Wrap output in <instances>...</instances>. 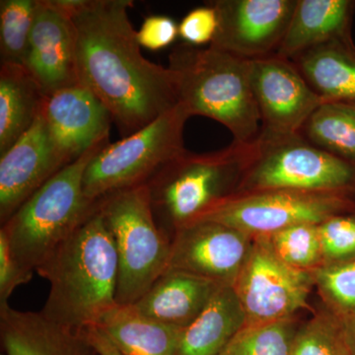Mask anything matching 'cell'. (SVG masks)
Wrapping results in <instances>:
<instances>
[{
  "mask_svg": "<svg viewBox=\"0 0 355 355\" xmlns=\"http://www.w3.org/2000/svg\"><path fill=\"white\" fill-rule=\"evenodd\" d=\"M76 29L79 84L111 114L123 137L179 104L171 70L142 55L132 0H62Z\"/></svg>",
  "mask_w": 355,
  "mask_h": 355,
  "instance_id": "cell-1",
  "label": "cell"
},
{
  "mask_svg": "<svg viewBox=\"0 0 355 355\" xmlns=\"http://www.w3.org/2000/svg\"><path fill=\"white\" fill-rule=\"evenodd\" d=\"M36 272L50 284L41 313L55 323L88 330L118 305V256L98 202Z\"/></svg>",
  "mask_w": 355,
  "mask_h": 355,
  "instance_id": "cell-2",
  "label": "cell"
},
{
  "mask_svg": "<svg viewBox=\"0 0 355 355\" xmlns=\"http://www.w3.org/2000/svg\"><path fill=\"white\" fill-rule=\"evenodd\" d=\"M179 104L191 116L218 121L233 142L253 144L261 121L251 81V60L216 48L181 44L169 55Z\"/></svg>",
  "mask_w": 355,
  "mask_h": 355,
  "instance_id": "cell-3",
  "label": "cell"
},
{
  "mask_svg": "<svg viewBox=\"0 0 355 355\" xmlns=\"http://www.w3.org/2000/svg\"><path fill=\"white\" fill-rule=\"evenodd\" d=\"M108 144L106 139L96 144L62 168L2 224L0 229L22 270L36 272L94 210L97 202L84 195V172L91 159Z\"/></svg>",
  "mask_w": 355,
  "mask_h": 355,
  "instance_id": "cell-4",
  "label": "cell"
},
{
  "mask_svg": "<svg viewBox=\"0 0 355 355\" xmlns=\"http://www.w3.org/2000/svg\"><path fill=\"white\" fill-rule=\"evenodd\" d=\"M254 142H232L210 153L186 150L166 164L146 184L158 223L163 219L177 230L232 196L230 189L237 193L253 158Z\"/></svg>",
  "mask_w": 355,
  "mask_h": 355,
  "instance_id": "cell-5",
  "label": "cell"
},
{
  "mask_svg": "<svg viewBox=\"0 0 355 355\" xmlns=\"http://www.w3.org/2000/svg\"><path fill=\"white\" fill-rule=\"evenodd\" d=\"M119 261L116 300L137 303L169 270L171 242L154 216L146 184L98 200Z\"/></svg>",
  "mask_w": 355,
  "mask_h": 355,
  "instance_id": "cell-6",
  "label": "cell"
},
{
  "mask_svg": "<svg viewBox=\"0 0 355 355\" xmlns=\"http://www.w3.org/2000/svg\"><path fill=\"white\" fill-rule=\"evenodd\" d=\"M190 118L183 105L178 104L139 132L103 147L84 172L85 197L96 202L116 191L148 183L187 150L184 128Z\"/></svg>",
  "mask_w": 355,
  "mask_h": 355,
  "instance_id": "cell-7",
  "label": "cell"
},
{
  "mask_svg": "<svg viewBox=\"0 0 355 355\" xmlns=\"http://www.w3.org/2000/svg\"><path fill=\"white\" fill-rule=\"evenodd\" d=\"M266 190L355 195V165L315 146L299 133H261L237 193Z\"/></svg>",
  "mask_w": 355,
  "mask_h": 355,
  "instance_id": "cell-8",
  "label": "cell"
},
{
  "mask_svg": "<svg viewBox=\"0 0 355 355\" xmlns=\"http://www.w3.org/2000/svg\"><path fill=\"white\" fill-rule=\"evenodd\" d=\"M352 211H355L354 193L243 191L224 198L191 222H217L257 237L296 224H321L336 214Z\"/></svg>",
  "mask_w": 355,
  "mask_h": 355,
  "instance_id": "cell-9",
  "label": "cell"
},
{
  "mask_svg": "<svg viewBox=\"0 0 355 355\" xmlns=\"http://www.w3.org/2000/svg\"><path fill=\"white\" fill-rule=\"evenodd\" d=\"M313 277L280 260L268 236L254 237L251 251L233 288L245 313V324L291 318L307 307Z\"/></svg>",
  "mask_w": 355,
  "mask_h": 355,
  "instance_id": "cell-10",
  "label": "cell"
},
{
  "mask_svg": "<svg viewBox=\"0 0 355 355\" xmlns=\"http://www.w3.org/2000/svg\"><path fill=\"white\" fill-rule=\"evenodd\" d=\"M218 30L210 46L245 60L275 55L297 0H216Z\"/></svg>",
  "mask_w": 355,
  "mask_h": 355,
  "instance_id": "cell-11",
  "label": "cell"
},
{
  "mask_svg": "<svg viewBox=\"0 0 355 355\" xmlns=\"http://www.w3.org/2000/svg\"><path fill=\"white\" fill-rule=\"evenodd\" d=\"M253 242L251 235L217 222H191L176 230L169 270L233 286Z\"/></svg>",
  "mask_w": 355,
  "mask_h": 355,
  "instance_id": "cell-12",
  "label": "cell"
},
{
  "mask_svg": "<svg viewBox=\"0 0 355 355\" xmlns=\"http://www.w3.org/2000/svg\"><path fill=\"white\" fill-rule=\"evenodd\" d=\"M251 81L261 135L299 133L311 114L323 104L295 65L277 55L251 60Z\"/></svg>",
  "mask_w": 355,
  "mask_h": 355,
  "instance_id": "cell-13",
  "label": "cell"
},
{
  "mask_svg": "<svg viewBox=\"0 0 355 355\" xmlns=\"http://www.w3.org/2000/svg\"><path fill=\"white\" fill-rule=\"evenodd\" d=\"M24 67L46 97L78 85L76 29L62 0H38Z\"/></svg>",
  "mask_w": 355,
  "mask_h": 355,
  "instance_id": "cell-14",
  "label": "cell"
},
{
  "mask_svg": "<svg viewBox=\"0 0 355 355\" xmlns=\"http://www.w3.org/2000/svg\"><path fill=\"white\" fill-rule=\"evenodd\" d=\"M67 165L51 139L41 111L29 130L0 155L1 225Z\"/></svg>",
  "mask_w": 355,
  "mask_h": 355,
  "instance_id": "cell-15",
  "label": "cell"
},
{
  "mask_svg": "<svg viewBox=\"0 0 355 355\" xmlns=\"http://www.w3.org/2000/svg\"><path fill=\"white\" fill-rule=\"evenodd\" d=\"M42 112L51 139L67 164L109 139L111 114L80 84L48 96Z\"/></svg>",
  "mask_w": 355,
  "mask_h": 355,
  "instance_id": "cell-16",
  "label": "cell"
},
{
  "mask_svg": "<svg viewBox=\"0 0 355 355\" xmlns=\"http://www.w3.org/2000/svg\"><path fill=\"white\" fill-rule=\"evenodd\" d=\"M0 340L6 355H98L85 331L67 328L41 312L0 304Z\"/></svg>",
  "mask_w": 355,
  "mask_h": 355,
  "instance_id": "cell-17",
  "label": "cell"
},
{
  "mask_svg": "<svg viewBox=\"0 0 355 355\" xmlns=\"http://www.w3.org/2000/svg\"><path fill=\"white\" fill-rule=\"evenodd\" d=\"M220 286L183 270H168L132 305L144 316L184 329L202 312Z\"/></svg>",
  "mask_w": 355,
  "mask_h": 355,
  "instance_id": "cell-18",
  "label": "cell"
},
{
  "mask_svg": "<svg viewBox=\"0 0 355 355\" xmlns=\"http://www.w3.org/2000/svg\"><path fill=\"white\" fill-rule=\"evenodd\" d=\"M289 60L322 102L355 110V44L352 37L320 44Z\"/></svg>",
  "mask_w": 355,
  "mask_h": 355,
  "instance_id": "cell-19",
  "label": "cell"
},
{
  "mask_svg": "<svg viewBox=\"0 0 355 355\" xmlns=\"http://www.w3.org/2000/svg\"><path fill=\"white\" fill-rule=\"evenodd\" d=\"M354 11L352 0H297L275 55L291 60L320 44L352 37Z\"/></svg>",
  "mask_w": 355,
  "mask_h": 355,
  "instance_id": "cell-20",
  "label": "cell"
},
{
  "mask_svg": "<svg viewBox=\"0 0 355 355\" xmlns=\"http://www.w3.org/2000/svg\"><path fill=\"white\" fill-rule=\"evenodd\" d=\"M246 323L233 286L218 288L180 336L177 355H219Z\"/></svg>",
  "mask_w": 355,
  "mask_h": 355,
  "instance_id": "cell-21",
  "label": "cell"
},
{
  "mask_svg": "<svg viewBox=\"0 0 355 355\" xmlns=\"http://www.w3.org/2000/svg\"><path fill=\"white\" fill-rule=\"evenodd\" d=\"M123 355H177L183 329L144 316L133 305H116L100 322Z\"/></svg>",
  "mask_w": 355,
  "mask_h": 355,
  "instance_id": "cell-22",
  "label": "cell"
},
{
  "mask_svg": "<svg viewBox=\"0 0 355 355\" xmlns=\"http://www.w3.org/2000/svg\"><path fill=\"white\" fill-rule=\"evenodd\" d=\"M46 96L24 65L0 67V155L29 130Z\"/></svg>",
  "mask_w": 355,
  "mask_h": 355,
  "instance_id": "cell-23",
  "label": "cell"
},
{
  "mask_svg": "<svg viewBox=\"0 0 355 355\" xmlns=\"http://www.w3.org/2000/svg\"><path fill=\"white\" fill-rule=\"evenodd\" d=\"M299 135L315 146L355 165V110L323 103Z\"/></svg>",
  "mask_w": 355,
  "mask_h": 355,
  "instance_id": "cell-24",
  "label": "cell"
},
{
  "mask_svg": "<svg viewBox=\"0 0 355 355\" xmlns=\"http://www.w3.org/2000/svg\"><path fill=\"white\" fill-rule=\"evenodd\" d=\"M297 331L292 317L244 324L219 355H291Z\"/></svg>",
  "mask_w": 355,
  "mask_h": 355,
  "instance_id": "cell-25",
  "label": "cell"
},
{
  "mask_svg": "<svg viewBox=\"0 0 355 355\" xmlns=\"http://www.w3.org/2000/svg\"><path fill=\"white\" fill-rule=\"evenodd\" d=\"M38 0L0 1L1 64L24 65Z\"/></svg>",
  "mask_w": 355,
  "mask_h": 355,
  "instance_id": "cell-26",
  "label": "cell"
},
{
  "mask_svg": "<svg viewBox=\"0 0 355 355\" xmlns=\"http://www.w3.org/2000/svg\"><path fill=\"white\" fill-rule=\"evenodd\" d=\"M291 355H352L345 323L333 313H323L299 329Z\"/></svg>",
  "mask_w": 355,
  "mask_h": 355,
  "instance_id": "cell-27",
  "label": "cell"
},
{
  "mask_svg": "<svg viewBox=\"0 0 355 355\" xmlns=\"http://www.w3.org/2000/svg\"><path fill=\"white\" fill-rule=\"evenodd\" d=\"M319 224H296L268 236L272 250L280 260L297 270L318 266L322 260Z\"/></svg>",
  "mask_w": 355,
  "mask_h": 355,
  "instance_id": "cell-28",
  "label": "cell"
},
{
  "mask_svg": "<svg viewBox=\"0 0 355 355\" xmlns=\"http://www.w3.org/2000/svg\"><path fill=\"white\" fill-rule=\"evenodd\" d=\"M314 273L329 311L343 322L355 321V261L324 263Z\"/></svg>",
  "mask_w": 355,
  "mask_h": 355,
  "instance_id": "cell-29",
  "label": "cell"
},
{
  "mask_svg": "<svg viewBox=\"0 0 355 355\" xmlns=\"http://www.w3.org/2000/svg\"><path fill=\"white\" fill-rule=\"evenodd\" d=\"M318 227L323 265L355 261V211L336 214Z\"/></svg>",
  "mask_w": 355,
  "mask_h": 355,
  "instance_id": "cell-30",
  "label": "cell"
},
{
  "mask_svg": "<svg viewBox=\"0 0 355 355\" xmlns=\"http://www.w3.org/2000/svg\"><path fill=\"white\" fill-rule=\"evenodd\" d=\"M218 30V15L209 3L197 7L182 19L179 24V37L186 44L198 46L212 44Z\"/></svg>",
  "mask_w": 355,
  "mask_h": 355,
  "instance_id": "cell-31",
  "label": "cell"
},
{
  "mask_svg": "<svg viewBox=\"0 0 355 355\" xmlns=\"http://www.w3.org/2000/svg\"><path fill=\"white\" fill-rule=\"evenodd\" d=\"M179 37V24L171 17L153 15L144 19L137 32L140 46L151 51L167 48Z\"/></svg>",
  "mask_w": 355,
  "mask_h": 355,
  "instance_id": "cell-32",
  "label": "cell"
},
{
  "mask_svg": "<svg viewBox=\"0 0 355 355\" xmlns=\"http://www.w3.org/2000/svg\"><path fill=\"white\" fill-rule=\"evenodd\" d=\"M33 275L22 270L14 260L6 233L0 229V304L8 303L13 291L28 284Z\"/></svg>",
  "mask_w": 355,
  "mask_h": 355,
  "instance_id": "cell-33",
  "label": "cell"
},
{
  "mask_svg": "<svg viewBox=\"0 0 355 355\" xmlns=\"http://www.w3.org/2000/svg\"><path fill=\"white\" fill-rule=\"evenodd\" d=\"M86 333L98 355H123L101 329L93 327L86 330Z\"/></svg>",
  "mask_w": 355,
  "mask_h": 355,
  "instance_id": "cell-34",
  "label": "cell"
},
{
  "mask_svg": "<svg viewBox=\"0 0 355 355\" xmlns=\"http://www.w3.org/2000/svg\"><path fill=\"white\" fill-rule=\"evenodd\" d=\"M343 323H345V330H347L352 354L355 355V321L343 322Z\"/></svg>",
  "mask_w": 355,
  "mask_h": 355,
  "instance_id": "cell-35",
  "label": "cell"
},
{
  "mask_svg": "<svg viewBox=\"0 0 355 355\" xmlns=\"http://www.w3.org/2000/svg\"><path fill=\"white\" fill-rule=\"evenodd\" d=\"M1 355H4V354H1Z\"/></svg>",
  "mask_w": 355,
  "mask_h": 355,
  "instance_id": "cell-36",
  "label": "cell"
}]
</instances>
